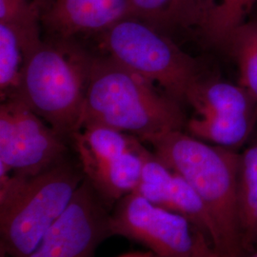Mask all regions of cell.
<instances>
[{
    "label": "cell",
    "mask_w": 257,
    "mask_h": 257,
    "mask_svg": "<svg viewBox=\"0 0 257 257\" xmlns=\"http://www.w3.org/2000/svg\"><path fill=\"white\" fill-rule=\"evenodd\" d=\"M142 141L111 161L83 170L94 190L107 201L119 200L138 187L143 167Z\"/></svg>",
    "instance_id": "obj_10"
},
{
    "label": "cell",
    "mask_w": 257,
    "mask_h": 257,
    "mask_svg": "<svg viewBox=\"0 0 257 257\" xmlns=\"http://www.w3.org/2000/svg\"><path fill=\"white\" fill-rule=\"evenodd\" d=\"M18 96L0 106V166L34 176L64 160L63 137Z\"/></svg>",
    "instance_id": "obj_6"
},
{
    "label": "cell",
    "mask_w": 257,
    "mask_h": 257,
    "mask_svg": "<svg viewBox=\"0 0 257 257\" xmlns=\"http://www.w3.org/2000/svg\"><path fill=\"white\" fill-rule=\"evenodd\" d=\"M175 173L156 156L155 153L143 149V167L140 180L134 193L143 196L148 201L166 208Z\"/></svg>",
    "instance_id": "obj_20"
},
{
    "label": "cell",
    "mask_w": 257,
    "mask_h": 257,
    "mask_svg": "<svg viewBox=\"0 0 257 257\" xmlns=\"http://www.w3.org/2000/svg\"><path fill=\"white\" fill-rule=\"evenodd\" d=\"M257 0H204L197 33L209 45L223 50L233 32L245 23Z\"/></svg>",
    "instance_id": "obj_15"
},
{
    "label": "cell",
    "mask_w": 257,
    "mask_h": 257,
    "mask_svg": "<svg viewBox=\"0 0 257 257\" xmlns=\"http://www.w3.org/2000/svg\"><path fill=\"white\" fill-rule=\"evenodd\" d=\"M223 50L237 65L239 84L257 99V17L237 28Z\"/></svg>",
    "instance_id": "obj_18"
},
{
    "label": "cell",
    "mask_w": 257,
    "mask_h": 257,
    "mask_svg": "<svg viewBox=\"0 0 257 257\" xmlns=\"http://www.w3.org/2000/svg\"><path fill=\"white\" fill-rule=\"evenodd\" d=\"M197 114H254L257 99L243 86L223 81L203 80L188 101Z\"/></svg>",
    "instance_id": "obj_13"
},
{
    "label": "cell",
    "mask_w": 257,
    "mask_h": 257,
    "mask_svg": "<svg viewBox=\"0 0 257 257\" xmlns=\"http://www.w3.org/2000/svg\"><path fill=\"white\" fill-rule=\"evenodd\" d=\"M102 42L110 58L162 87L178 102L188 101L203 81L199 66L160 30L127 17L103 32Z\"/></svg>",
    "instance_id": "obj_5"
},
{
    "label": "cell",
    "mask_w": 257,
    "mask_h": 257,
    "mask_svg": "<svg viewBox=\"0 0 257 257\" xmlns=\"http://www.w3.org/2000/svg\"><path fill=\"white\" fill-rule=\"evenodd\" d=\"M84 179L64 160L34 176L0 171V248L9 257L33 252Z\"/></svg>",
    "instance_id": "obj_3"
},
{
    "label": "cell",
    "mask_w": 257,
    "mask_h": 257,
    "mask_svg": "<svg viewBox=\"0 0 257 257\" xmlns=\"http://www.w3.org/2000/svg\"><path fill=\"white\" fill-rule=\"evenodd\" d=\"M14 1H19V2H25V1H28V0H14Z\"/></svg>",
    "instance_id": "obj_26"
},
{
    "label": "cell",
    "mask_w": 257,
    "mask_h": 257,
    "mask_svg": "<svg viewBox=\"0 0 257 257\" xmlns=\"http://www.w3.org/2000/svg\"><path fill=\"white\" fill-rule=\"evenodd\" d=\"M88 122L133 134L141 141L186 124L179 102L110 56L93 59L77 130Z\"/></svg>",
    "instance_id": "obj_2"
},
{
    "label": "cell",
    "mask_w": 257,
    "mask_h": 257,
    "mask_svg": "<svg viewBox=\"0 0 257 257\" xmlns=\"http://www.w3.org/2000/svg\"><path fill=\"white\" fill-rule=\"evenodd\" d=\"M156 156L182 176L208 207L217 227L219 251L241 257L245 251L239 226L238 179L241 154L207 143L181 130L146 138Z\"/></svg>",
    "instance_id": "obj_1"
},
{
    "label": "cell",
    "mask_w": 257,
    "mask_h": 257,
    "mask_svg": "<svg viewBox=\"0 0 257 257\" xmlns=\"http://www.w3.org/2000/svg\"><path fill=\"white\" fill-rule=\"evenodd\" d=\"M94 57L70 39L43 42L25 57L18 96L60 136L78 128Z\"/></svg>",
    "instance_id": "obj_4"
},
{
    "label": "cell",
    "mask_w": 257,
    "mask_h": 257,
    "mask_svg": "<svg viewBox=\"0 0 257 257\" xmlns=\"http://www.w3.org/2000/svg\"><path fill=\"white\" fill-rule=\"evenodd\" d=\"M204 0H130L128 17L164 31H198Z\"/></svg>",
    "instance_id": "obj_12"
},
{
    "label": "cell",
    "mask_w": 257,
    "mask_h": 257,
    "mask_svg": "<svg viewBox=\"0 0 257 257\" xmlns=\"http://www.w3.org/2000/svg\"><path fill=\"white\" fill-rule=\"evenodd\" d=\"M0 257H9L7 254H6V252L3 250V249H1L0 248Z\"/></svg>",
    "instance_id": "obj_24"
},
{
    "label": "cell",
    "mask_w": 257,
    "mask_h": 257,
    "mask_svg": "<svg viewBox=\"0 0 257 257\" xmlns=\"http://www.w3.org/2000/svg\"><path fill=\"white\" fill-rule=\"evenodd\" d=\"M248 257H257V250L255 251V252H254V253H253V254H252V255H251V256Z\"/></svg>",
    "instance_id": "obj_25"
},
{
    "label": "cell",
    "mask_w": 257,
    "mask_h": 257,
    "mask_svg": "<svg viewBox=\"0 0 257 257\" xmlns=\"http://www.w3.org/2000/svg\"><path fill=\"white\" fill-rule=\"evenodd\" d=\"M257 123L254 114H197L186 123L191 136L212 145L236 151L248 140Z\"/></svg>",
    "instance_id": "obj_14"
},
{
    "label": "cell",
    "mask_w": 257,
    "mask_h": 257,
    "mask_svg": "<svg viewBox=\"0 0 257 257\" xmlns=\"http://www.w3.org/2000/svg\"><path fill=\"white\" fill-rule=\"evenodd\" d=\"M110 225L111 235L137 241L158 257H192L198 232L180 214L137 193L117 201Z\"/></svg>",
    "instance_id": "obj_7"
},
{
    "label": "cell",
    "mask_w": 257,
    "mask_h": 257,
    "mask_svg": "<svg viewBox=\"0 0 257 257\" xmlns=\"http://www.w3.org/2000/svg\"><path fill=\"white\" fill-rule=\"evenodd\" d=\"M54 1H55V0H36L34 3L37 4L39 9L43 8V9L46 11V10L53 4Z\"/></svg>",
    "instance_id": "obj_22"
},
{
    "label": "cell",
    "mask_w": 257,
    "mask_h": 257,
    "mask_svg": "<svg viewBox=\"0 0 257 257\" xmlns=\"http://www.w3.org/2000/svg\"><path fill=\"white\" fill-rule=\"evenodd\" d=\"M110 213L88 179L78 187L64 212L26 257H93L109 236Z\"/></svg>",
    "instance_id": "obj_8"
},
{
    "label": "cell",
    "mask_w": 257,
    "mask_h": 257,
    "mask_svg": "<svg viewBox=\"0 0 257 257\" xmlns=\"http://www.w3.org/2000/svg\"><path fill=\"white\" fill-rule=\"evenodd\" d=\"M119 257H156V255L154 254V252H133Z\"/></svg>",
    "instance_id": "obj_23"
},
{
    "label": "cell",
    "mask_w": 257,
    "mask_h": 257,
    "mask_svg": "<svg viewBox=\"0 0 257 257\" xmlns=\"http://www.w3.org/2000/svg\"><path fill=\"white\" fill-rule=\"evenodd\" d=\"M130 0H55L41 20L63 39L87 32H104L128 15Z\"/></svg>",
    "instance_id": "obj_9"
},
{
    "label": "cell",
    "mask_w": 257,
    "mask_h": 257,
    "mask_svg": "<svg viewBox=\"0 0 257 257\" xmlns=\"http://www.w3.org/2000/svg\"><path fill=\"white\" fill-rule=\"evenodd\" d=\"M192 257H230L218 251L214 248L210 241L203 235L201 232H197V240Z\"/></svg>",
    "instance_id": "obj_21"
},
{
    "label": "cell",
    "mask_w": 257,
    "mask_h": 257,
    "mask_svg": "<svg viewBox=\"0 0 257 257\" xmlns=\"http://www.w3.org/2000/svg\"><path fill=\"white\" fill-rule=\"evenodd\" d=\"M167 209L183 216L219 251V233L208 207L193 187L176 173Z\"/></svg>",
    "instance_id": "obj_17"
},
{
    "label": "cell",
    "mask_w": 257,
    "mask_h": 257,
    "mask_svg": "<svg viewBox=\"0 0 257 257\" xmlns=\"http://www.w3.org/2000/svg\"><path fill=\"white\" fill-rule=\"evenodd\" d=\"M238 216L244 250L257 247V141L241 154Z\"/></svg>",
    "instance_id": "obj_16"
},
{
    "label": "cell",
    "mask_w": 257,
    "mask_h": 257,
    "mask_svg": "<svg viewBox=\"0 0 257 257\" xmlns=\"http://www.w3.org/2000/svg\"><path fill=\"white\" fill-rule=\"evenodd\" d=\"M25 53L21 37L11 25L0 23V93L2 101L19 92Z\"/></svg>",
    "instance_id": "obj_19"
},
{
    "label": "cell",
    "mask_w": 257,
    "mask_h": 257,
    "mask_svg": "<svg viewBox=\"0 0 257 257\" xmlns=\"http://www.w3.org/2000/svg\"><path fill=\"white\" fill-rule=\"evenodd\" d=\"M82 170L111 161L136 147L139 138L109 126L88 122L71 136Z\"/></svg>",
    "instance_id": "obj_11"
}]
</instances>
